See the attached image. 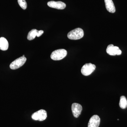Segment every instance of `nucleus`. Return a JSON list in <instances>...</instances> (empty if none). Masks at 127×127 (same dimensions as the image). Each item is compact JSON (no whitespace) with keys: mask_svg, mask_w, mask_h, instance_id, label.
I'll return each mask as SVG.
<instances>
[{"mask_svg":"<svg viewBox=\"0 0 127 127\" xmlns=\"http://www.w3.org/2000/svg\"><path fill=\"white\" fill-rule=\"evenodd\" d=\"M96 66L94 64L89 63L84 64L81 68L82 74L85 76L91 75L95 70Z\"/></svg>","mask_w":127,"mask_h":127,"instance_id":"3","label":"nucleus"},{"mask_svg":"<svg viewBox=\"0 0 127 127\" xmlns=\"http://www.w3.org/2000/svg\"><path fill=\"white\" fill-rule=\"evenodd\" d=\"M47 5L49 7L59 10H63L65 9L66 7V4L61 1H51L48 2Z\"/></svg>","mask_w":127,"mask_h":127,"instance_id":"8","label":"nucleus"},{"mask_svg":"<svg viewBox=\"0 0 127 127\" xmlns=\"http://www.w3.org/2000/svg\"><path fill=\"white\" fill-rule=\"evenodd\" d=\"M9 47L8 41L5 37L0 38V50L2 51H6Z\"/></svg>","mask_w":127,"mask_h":127,"instance_id":"11","label":"nucleus"},{"mask_svg":"<svg viewBox=\"0 0 127 127\" xmlns=\"http://www.w3.org/2000/svg\"><path fill=\"white\" fill-rule=\"evenodd\" d=\"M106 52L108 55L113 56L120 55L122 53V51L118 47L114 46L112 44L108 46L106 49Z\"/></svg>","mask_w":127,"mask_h":127,"instance_id":"6","label":"nucleus"},{"mask_svg":"<svg viewBox=\"0 0 127 127\" xmlns=\"http://www.w3.org/2000/svg\"><path fill=\"white\" fill-rule=\"evenodd\" d=\"M47 117L46 111L43 109H40L34 113L32 115V118L33 120L43 121L45 120Z\"/></svg>","mask_w":127,"mask_h":127,"instance_id":"5","label":"nucleus"},{"mask_svg":"<svg viewBox=\"0 0 127 127\" xmlns=\"http://www.w3.org/2000/svg\"><path fill=\"white\" fill-rule=\"evenodd\" d=\"M18 2L19 5L23 10L27 9V3L25 0H18Z\"/></svg>","mask_w":127,"mask_h":127,"instance_id":"14","label":"nucleus"},{"mask_svg":"<svg viewBox=\"0 0 127 127\" xmlns=\"http://www.w3.org/2000/svg\"><path fill=\"white\" fill-rule=\"evenodd\" d=\"M71 109L74 117L76 118H77L81 113L82 107L79 103H74L72 105Z\"/></svg>","mask_w":127,"mask_h":127,"instance_id":"7","label":"nucleus"},{"mask_svg":"<svg viewBox=\"0 0 127 127\" xmlns=\"http://www.w3.org/2000/svg\"><path fill=\"white\" fill-rule=\"evenodd\" d=\"M67 55V52L65 49L56 50L53 52L51 58L54 61H59L63 59Z\"/></svg>","mask_w":127,"mask_h":127,"instance_id":"2","label":"nucleus"},{"mask_svg":"<svg viewBox=\"0 0 127 127\" xmlns=\"http://www.w3.org/2000/svg\"><path fill=\"white\" fill-rule=\"evenodd\" d=\"M27 61L25 57H21L12 62L10 64V67L12 70H16L20 68L24 65Z\"/></svg>","mask_w":127,"mask_h":127,"instance_id":"4","label":"nucleus"},{"mask_svg":"<svg viewBox=\"0 0 127 127\" xmlns=\"http://www.w3.org/2000/svg\"><path fill=\"white\" fill-rule=\"evenodd\" d=\"M84 31L81 28H77L69 32L67 36L68 39L72 40H77L81 39L84 36Z\"/></svg>","mask_w":127,"mask_h":127,"instance_id":"1","label":"nucleus"},{"mask_svg":"<svg viewBox=\"0 0 127 127\" xmlns=\"http://www.w3.org/2000/svg\"><path fill=\"white\" fill-rule=\"evenodd\" d=\"M104 2L108 11L112 13H114L116 12V8L112 0H104Z\"/></svg>","mask_w":127,"mask_h":127,"instance_id":"10","label":"nucleus"},{"mask_svg":"<svg viewBox=\"0 0 127 127\" xmlns=\"http://www.w3.org/2000/svg\"><path fill=\"white\" fill-rule=\"evenodd\" d=\"M23 57H25V55H23Z\"/></svg>","mask_w":127,"mask_h":127,"instance_id":"16","label":"nucleus"},{"mask_svg":"<svg viewBox=\"0 0 127 127\" xmlns=\"http://www.w3.org/2000/svg\"><path fill=\"white\" fill-rule=\"evenodd\" d=\"M44 32L42 30H40V31H38L37 32V37L40 36L42 34H43Z\"/></svg>","mask_w":127,"mask_h":127,"instance_id":"15","label":"nucleus"},{"mask_svg":"<svg viewBox=\"0 0 127 127\" xmlns=\"http://www.w3.org/2000/svg\"><path fill=\"white\" fill-rule=\"evenodd\" d=\"M37 30L36 29H33L30 31L28 33L27 36V39L29 40H32L35 39L37 36Z\"/></svg>","mask_w":127,"mask_h":127,"instance_id":"13","label":"nucleus"},{"mask_svg":"<svg viewBox=\"0 0 127 127\" xmlns=\"http://www.w3.org/2000/svg\"><path fill=\"white\" fill-rule=\"evenodd\" d=\"M119 106L122 109H125L127 107V100L126 97L124 96H121L120 98Z\"/></svg>","mask_w":127,"mask_h":127,"instance_id":"12","label":"nucleus"},{"mask_svg":"<svg viewBox=\"0 0 127 127\" xmlns=\"http://www.w3.org/2000/svg\"><path fill=\"white\" fill-rule=\"evenodd\" d=\"M100 119L97 115H94L90 118L88 127H98L100 125Z\"/></svg>","mask_w":127,"mask_h":127,"instance_id":"9","label":"nucleus"}]
</instances>
